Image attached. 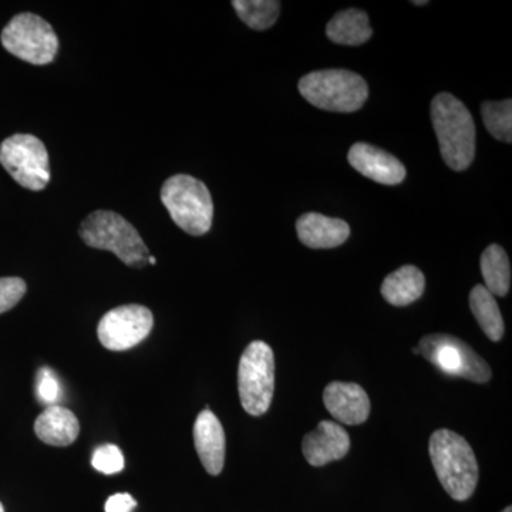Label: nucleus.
<instances>
[{"mask_svg":"<svg viewBox=\"0 0 512 512\" xmlns=\"http://www.w3.org/2000/svg\"><path fill=\"white\" fill-rule=\"evenodd\" d=\"M470 309L488 339L498 342L503 338L504 320L500 306L484 285H477L470 292Z\"/></svg>","mask_w":512,"mask_h":512,"instance_id":"6ab92c4d","label":"nucleus"},{"mask_svg":"<svg viewBox=\"0 0 512 512\" xmlns=\"http://www.w3.org/2000/svg\"><path fill=\"white\" fill-rule=\"evenodd\" d=\"M326 35L336 45L359 46L372 37V28L366 12L359 9H346L336 13L328 26Z\"/></svg>","mask_w":512,"mask_h":512,"instance_id":"a211bd4d","label":"nucleus"},{"mask_svg":"<svg viewBox=\"0 0 512 512\" xmlns=\"http://www.w3.org/2000/svg\"><path fill=\"white\" fill-rule=\"evenodd\" d=\"M0 164L26 190L42 191L50 183L49 153L32 134L6 138L0 144Z\"/></svg>","mask_w":512,"mask_h":512,"instance_id":"1a4fd4ad","label":"nucleus"},{"mask_svg":"<svg viewBox=\"0 0 512 512\" xmlns=\"http://www.w3.org/2000/svg\"><path fill=\"white\" fill-rule=\"evenodd\" d=\"M348 160L356 171L379 184L397 185L406 178V168L396 157L370 144H353Z\"/></svg>","mask_w":512,"mask_h":512,"instance_id":"f8f14e48","label":"nucleus"},{"mask_svg":"<svg viewBox=\"0 0 512 512\" xmlns=\"http://www.w3.org/2000/svg\"><path fill=\"white\" fill-rule=\"evenodd\" d=\"M2 46L23 62L45 66L56 59L59 39L52 25L33 13H20L3 29Z\"/></svg>","mask_w":512,"mask_h":512,"instance_id":"0eeeda50","label":"nucleus"},{"mask_svg":"<svg viewBox=\"0 0 512 512\" xmlns=\"http://www.w3.org/2000/svg\"><path fill=\"white\" fill-rule=\"evenodd\" d=\"M161 201L171 220L187 234L201 237L210 231L214 202L202 181L187 174L173 175L161 188Z\"/></svg>","mask_w":512,"mask_h":512,"instance_id":"20e7f679","label":"nucleus"},{"mask_svg":"<svg viewBox=\"0 0 512 512\" xmlns=\"http://www.w3.org/2000/svg\"><path fill=\"white\" fill-rule=\"evenodd\" d=\"M416 350L417 355L426 357L444 375L463 377L476 383H487L491 379L490 366L483 357L456 336L444 333L424 336Z\"/></svg>","mask_w":512,"mask_h":512,"instance_id":"6e6552de","label":"nucleus"},{"mask_svg":"<svg viewBox=\"0 0 512 512\" xmlns=\"http://www.w3.org/2000/svg\"><path fill=\"white\" fill-rule=\"evenodd\" d=\"M35 433L49 446L66 447L79 437L80 424L72 410L66 407L49 406L36 419Z\"/></svg>","mask_w":512,"mask_h":512,"instance_id":"dca6fc26","label":"nucleus"},{"mask_svg":"<svg viewBox=\"0 0 512 512\" xmlns=\"http://www.w3.org/2000/svg\"><path fill=\"white\" fill-rule=\"evenodd\" d=\"M238 390L245 412L255 417L268 412L275 390V356L268 343L255 340L242 353Z\"/></svg>","mask_w":512,"mask_h":512,"instance_id":"423d86ee","label":"nucleus"},{"mask_svg":"<svg viewBox=\"0 0 512 512\" xmlns=\"http://www.w3.org/2000/svg\"><path fill=\"white\" fill-rule=\"evenodd\" d=\"M430 457L444 490L453 500L466 501L476 491L478 464L468 441L454 431H434L430 439Z\"/></svg>","mask_w":512,"mask_h":512,"instance_id":"f03ea898","label":"nucleus"},{"mask_svg":"<svg viewBox=\"0 0 512 512\" xmlns=\"http://www.w3.org/2000/svg\"><path fill=\"white\" fill-rule=\"evenodd\" d=\"M62 387H60L59 379L49 367H42L36 376V397L40 403L45 406H56L59 402Z\"/></svg>","mask_w":512,"mask_h":512,"instance_id":"b1692460","label":"nucleus"},{"mask_svg":"<svg viewBox=\"0 0 512 512\" xmlns=\"http://www.w3.org/2000/svg\"><path fill=\"white\" fill-rule=\"evenodd\" d=\"M296 231L302 244L312 249L336 248L350 237L348 222L316 212L303 214L296 222Z\"/></svg>","mask_w":512,"mask_h":512,"instance_id":"2eb2a0df","label":"nucleus"},{"mask_svg":"<svg viewBox=\"0 0 512 512\" xmlns=\"http://www.w3.org/2000/svg\"><path fill=\"white\" fill-rule=\"evenodd\" d=\"M426 279L423 272L413 265L402 266L392 272L382 285V295L390 305L407 306L423 295Z\"/></svg>","mask_w":512,"mask_h":512,"instance_id":"f3484780","label":"nucleus"},{"mask_svg":"<svg viewBox=\"0 0 512 512\" xmlns=\"http://www.w3.org/2000/svg\"><path fill=\"white\" fill-rule=\"evenodd\" d=\"M0 512H5V508H3L2 503H0Z\"/></svg>","mask_w":512,"mask_h":512,"instance_id":"c756f323","label":"nucleus"},{"mask_svg":"<svg viewBox=\"0 0 512 512\" xmlns=\"http://www.w3.org/2000/svg\"><path fill=\"white\" fill-rule=\"evenodd\" d=\"M431 121L448 167L467 170L476 156V126L470 111L456 97L440 93L431 101Z\"/></svg>","mask_w":512,"mask_h":512,"instance_id":"f257e3e1","label":"nucleus"},{"mask_svg":"<svg viewBox=\"0 0 512 512\" xmlns=\"http://www.w3.org/2000/svg\"><path fill=\"white\" fill-rule=\"evenodd\" d=\"M148 262H150L151 265H156L157 264V259L154 258L153 255H150V258H148Z\"/></svg>","mask_w":512,"mask_h":512,"instance_id":"bb28decb","label":"nucleus"},{"mask_svg":"<svg viewBox=\"0 0 512 512\" xmlns=\"http://www.w3.org/2000/svg\"><path fill=\"white\" fill-rule=\"evenodd\" d=\"M137 507V501L130 494L120 493L111 495L104 505L106 512H131Z\"/></svg>","mask_w":512,"mask_h":512,"instance_id":"a878e982","label":"nucleus"},{"mask_svg":"<svg viewBox=\"0 0 512 512\" xmlns=\"http://www.w3.org/2000/svg\"><path fill=\"white\" fill-rule=\"evenodd\" d=\"M153 326V313L146 306L123 305L101 318L97 336L104 348L124 352L146 340Z\"/></svg>","mask_w":512,"mask_h":512,"instance_id":"9d476101","label":"nucleus"},{"mask_svg":"<svg viewBox=\"0 0 512 512\" xmlns=\"http://www.w3.org/2000/svg\"><path fill=\"white\" fill-rule=\"evenodd\" d=\"M485 127L497 140L510 144L512 141V101H485L481 106Z\"/></svg>","mask_w":512,"mask_h":512,"instance_id":"4be33fe9","label":"nucleus"},{"mask_svg":"<svg viewBox=\"0 0 512 512\" xmlns=\"http://www.w3.org/2000/svg\"><path fill=\"white\" fill-rule=\"evenodd\" d=\"M501 512H512V508L511 507L504 508V510Z\"/></svg>","mask_w":512,"mask_h":512,"instance_id":"c85d7f7f","label":"nucleus"},{"mask_svg":"<svg viewBox=\"0 0 512 512\" xmlns=\"http://www.w3.org/2000/svg\"><path fill=\"white\" fill-rule=\"evenodd\" d=\"M323 403L340 423L357 426L369 419L370 399L356 383L332 382L323 392Z\"/></svg>","mask_w":512,"mask_h":512,"instance_id":"ddd939ff","label":"nucleus"},{"mask_svg":"<svg viewBox=\"0 0 512 512\" xmlns=\"http://www.w3.org/2000/svg\"><path fill=\"white\" fill-rule=\"evenodd\" d=\"M427 3H429V2H426V0H423V2H413V5L423 6V5H427Z\"/></svg>","mask_w":512,"mask_h":512,"instance_id":"cd10ccee","label":"nucleus"},{"mask_svg":"<svg viewBox=\"0 0 512 512\" xmlns=\"http://www.w3.org/2000/svg\"><path fill=\"white\" fill-rule=\"evenodd\" d=\"M481 274L485 289L494 296H505L511 286V265L500 245H490L481 255Z\"/></svg>","mask_w":512,"mask_h":512,"instance_id":"aec40b11","label":"nucleus"},{"mask_svg":"<svg viewBox=\"0 0 512 512\" xmlns=\"http://www.w3.org/2000/svg\"><path fill=\"white\" fill-rule=\"evenodd\" d=\"M26 282L20 278H0V315L15 308L25 296Z\"/></svg>","mask_w":512,"mask_h":512,"instance_id":"393cba45","label":"nucleus"},{"mask_svg":"<svg viewBox=\"0 0 512 512\" xmlns=\"http://www.w3.org/2000/svg\"><path fill=\"white\" fill-rule=\"evenodd\" d=\"M239 19L255 30H266L275 25L281 12V3L275 0H234Z\"/></svg>","mask_w":512,"mask_h":512,"instance_id":"412c9836","label":"nucleus"},{"mask_svg":"<svg viewBox=\"0 0 512 512\" xmlns=\"http://www.w3.org/2000/svg\"><path fill=\"white\" fill-rule=\"evenodd\" d=\"M194 444L208 474H221L225 464V431L221 421L210 409L202 410L195 420Z\"/></svg>","mask_w":512,"mask_h":512,"instance_id":"4468645a","label":"nucleus"},{"mask_svg":"<svg viewBox=\"0 0 512 512\" xmlns=\"http://www.w3.org/2000/svg\"><path fill=\"white\" fill-rule=\"evenodd\" d=\"M348 431L335 421H320L318 427L306 434L302 441L303 456L313 467H322L342 460L349 453Z\"/></svg>","mask_w":512,"mask_h":512,"instance_id":"9b49d317","label":"nucleus"},{"mask_svg":"<svg viewBox=\"0 0 512 512\" xmlns=\"http://www.w3.org/2000/svg\"><path fill=\"white\" fill-rule=\"evenodd\" d=\"M299 93L312 106L335 113L362 109L369 96L366 80L349 70H319L299 80Z\"/></svg>","mask_w":512,"mask_h":512,"instance_id":"39448f33","label":"nucleus"},{"mask_svg":"<svg viewBox=\"0 0 512 512\" xmlns=\"http://www.w3.org/2000/svg\"><path fill=\"white\" fill-rule=\"evenodd\" d=\"M80 238L90 248L113 252L131 268H144L150 252L136 228L113 211H94L80 227Z\"/></svg>","mask_w":512,"mask_h":512,"instance_id":"7ed1b4c3","label":"nucleus"},{"mask_svg":"<svg viewBox=\"0 0 512 512\" xmlns=\"http://www.w3.org/2000/svg\"><path fill=\"white\" fill-rule=\"evenodd\" d=\"M92 466L94 470L100 471L106 476H111V474L123 471L126 463H124V456L119 447L114 446V444H104V446L97 447L94 450Z\"/></svg>","mask_w":512,"mask_h":512,"instance_id":"5701e85b","label":"nucleus"}]
</instances>
